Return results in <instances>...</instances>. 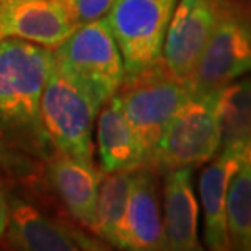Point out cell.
Segmentation results:
<instances>
[{"label": "cell", "mask_w": 251, "mask_h": 251, "mask_svg": "<svg viewBox=\"0 0 251 251\" xmlns=\"http://www.w3.org/2000/svg\"><path fill=\"white\" fill-rule=\"evenodd\" d=\"M52 67V49L18 38L0 39V132L41 162L56 152L41 119Z\"/></svg>", "instance_id": "6da1fadb"}, {"label": "cell", "mask_w": 251, "mask_h": 251, "mask_svg": "<svg viewBox=\"0 0 251 251\" xmlns=\"http://www.w3.org/2000/svg\"><path fill=\"white\" fill-rule=\"evenodd\" d=\"M116 95L142 145L147 167L170 119L196 97L191 82L175 77L162 59L144 72L126 77Z\"/></svg>", "instance_id": "7a4b0ae2"}, {"label": "cell", "mask_w": 251, "mask_h": 251, "mask_svg": "<svg viewBox=\"0 0 251 251\" xmlns=\"http://www.w3.org/2000/svg\"><path fill=\"white\" fill-rule=\"evenodd\" d=\"M101 108L103 103L92 92L54 65L41 98L43 126L54 147L95 167L92 132Z\"/></svg>", "instance_id": "3957f363"}, {"label": "cell", "mask_w": 251, "mask_h": 251, "mask_svg": "<svg viewBox=\"0 0 251 251\" xmlns=\"http://www.w3.org/2000/svg\"><path fill=\"white\" fill-rule=\"evenodd\" d=\"M54 65L92 92L103 104L124 82L119 46L104 18L85 23L52 49Z\"/></svg>", "instance_id": "277c9868"}, {"label": "cell", "mask_w": 251, "mask_h": 251, "mask_svg": "<svg viewBox=\"0 0 251 251\" xmlns=\"http://www.w3.org/2000/svg\"><path fill=\"white\" fill-rule=\"evenodd\" d=\"M52 207L29 194L10 191L8 224L0 247L22 251H100L111 248L97 235H88L72 219L51 212Z\"/></svg>", "instance_id": "5b68a950"}, {"label": "cell", "mask_w": 251, "mask_h": 251, "mask_svg": "<svg viewBox=\"0 0 251 251\" xmlns=\"http://www.w3.org/2000/svg\"><path fill=\"white\" fill-rule=\"evenodd\" d=\"M214 95H196L178 109L163 129L150 165L157 172L199 167L220 149V127Z\"/></svg>", "instance_id": "8992f818"}, {"label": "cell", "mask_w": 251, "mask_h": 251, "mask_svg": "<svg viewBox=\"0 0 251 251\" xmlns=\"http://www.w3.org/2000/svg\"><path fill=\"white\" fill-rule=\"evenodd\" d=\"M172 7L157 0H114L104 17L124 62V78L134 77L162 59Z\"/></svg>", "instance_id": "52a82bcc"}, {"label": "cell", "mask_w": 251, "mask_h": 251, "mask_svg": "<svg viewBox=\"0 0 251 251\" xmlns=\"http://www.w3.org/2000/svg\"><path fill=\"white\" fill-rule=\"evenodd\" d=\"M251 72V17L238 8L220 7L215 29L196 65L194 95H214Z\"/></svg>", "instance_id": "ba28073f"}, {"label": "cell", "mask_w": 251, "mask_h": 251, "mask_svg": "<svg viewBox=\"0 0 251 251\" xmlns=\"http://www.w3.org/2000/svg\"><path fill=\"white\" fill-rule=\"evenodd\" d=\"M220 17L217 0H179L165 34L162 62L179 80L191 82Z\"/></svg>", "instance_id": "9c48e42d"}, {"label": "cell", "mask_w": 251, "mask_h": 251, "mask_svg": "<svg viewBox=\"0 0 251 251\" xmlns=\"http://www.w3.org/2000/svg\"><path fill=\"white\" fill-rule=\"evenodd\" d=\"M44 176L57 207L80 227L93 233L97 225L98 191L103 178L100 168L77 162L56 149L44 162Z\"/></svg>", "instance_id": "30bf717a"}, {"label": "cell", "mask_w": 251, "mask_h": 251, "mask_svg": "<svg viewBox=\"0 0 251 251\" xmlns=\"http://www.w3.org/2000/svg\"><path fill=\"white\" fill-rule=\"evenodd\" d=\"M157 173L152 167H140L134 172V181L114 248L134 251L165 250Z\"/></svg>", "instance_id": "8fae6325"}, {"label": "cell", "mask_w": 251, "mask_h": 251, "mask_svg": "<svg viewBox=\"0 0 251 251\" xmlns=\"http://www.w3.org/2000/svg\"><path fill=\"white\" fill-rule=\"evenodd\" d=\"M78 26L65 0H18L0 5L3 38L56 49Z\"/></svg>", "instance_id": "7c38bea8"}, {"label": "cell", "mask_w": 251, "mask_h": 251, "mask_svg": "<svg viewBox=\"0 0 251 251\" xmlns=\"http://www.w3.org/2000/svg\"><path fill=\"white\" fill-rule=\"evenodd\" d=\"M198 201L193 188V168H173L163 178L165 250H201L198 240Z\"/></svg>", "instance_id": "4fadbf2b"}, {"label": "cell", "mask_w": 251, "mask_h": 251, "mask_svg": "<svg viewBox=\"0 0 251 251\" xmlns=\"http://www.w3.org/2000/svg\"><path fill=\"white\" fill-rule=\"evenodd\" d=\"M97 149L103 175L147 167V157L126 118L118 95L109 98L98 113Z\"/></svg>", "instance_id": "5bb4252c"}, {"label": "cell", "mask_w": 251, "mask_h": 251, "mask_svg": "<svg viewBox=\"0 0 251 251\" xmlns=\"http://www.w3.org/2000/svg\"><path fill=\"white\" fill-rule=\"evenodd\" d=\"M243 158L233 155L220 153L209 167H205L199 178V196L204 209L205 220V245L210 250L224 251L230 250L228 228H227V214H225V202H227V189L232 181L233 175L240 168Z\"/></svg>", "instance_id": "9a60e30c"}, {"label": "cell", "mask_w": 251, "mask_h": 251, "mask_svg": "<svg viewBox=\"0 0 251 251\" xmlns=\"http://www.w3.org/2000/svg\"><path fill=\"white\" fill-rule=\"evenodd\" d=\"M222 153L245 158L251 145V75L222 88L215 100Z\"/></svg>", "instance_id": "2e32d148"}, {"label": "cell", "mask_w": 251, "mask_h": 251, "mask_svg": "<svg viewBox=\"0 0 251 251\" xmlns=\"http://www.w3.org/2000/svg\"><path fill=\"white\" fill-rule=\"evenodd\" d=\"M0 176L13 188H22L39 202L57 207L48 189L44 162L23 152L0 132Z\"/></svg>", "instance_id": "e0dca14e"}, {"label": "cell", "mask_w": 251, "mask_h": 251, "mask_svg": "<svg viewBox=\"0 0 251 251\" xmlns=\"http://www.w3.org/2000/svg\"><path fill=\"white\" fill-rule=\"evenodd\" d=\"M134 172L135 170H119V172L106 173L103 175L100 183L97 225L93 233L113 248L116 245L118 228L127 205Z\"/></svg>", "instance_id": "ac0fdd59"}, {"label": "cell", "mask_w": 251, "mask_h": 251, "mask_svg": "<svg viewBox=\"0 0 251 251\" xmlns=\"http://www.w3.org/2000/svg\"><path fill=\"white\" fill-rule=\"evenodd\" d=\"M227 228L235 250H251V165L240 163L227 189Z\"/></svg>", "instance_id": "d6986e66"}, {"label": "cell", "mask_w": 251, "mask_h": 251, "mask_svg": "<svg viewBox=\"0 0 251 251\" xmlns=\"http://www.w3.org/2000/svg\"><path fill=\"white\" fill-rule=\"evenodd\" d=\"M78 25L92 23L104 18L111 10L114 0H65Z\"/></svg>", "instance_id": "ffe728a7"}, {"label": "cell", "mask_w": 251, "mask_h": 251, "mask_svg": "<svg viewBox=\"0 0 251 251\" xmlns=\"http://www.w3.org/2000/svg\"><path fill=\"white\" fill-rule=\"evenodd\" d=\"M12 184L0 176V238L3 237L5 228L8 224V210H10V191Z\"/></svg>", "instance_id": "44dd1931"}, {"label": "cell", "mask_w": 251, "mask_h": 251, "mask_svg": "<svg viewBox=\"0 0 251 251\" xmlns=\"http://www.w3.org/2000/svg\"><path fill=\"white\" fill-rule=\"evenodd\" d=\"M157 2L167 5V7H172V8L176 7V0H157Z\"/></svg>", "instance_id": "7402d4cb"}, {"label": "cell", "mask_w": 251, "mask_h": 251, "mask_svg": "<svg viewBox=\"0 0 251 251\" xmlns=\"http://www.w3.org/2000/svg\"><path fill=\"white\" fill-rule=\"evenodd\" d=\"M245 162H248L250 165H251V145H250V147H248V150H247V153H245Z\"/></svg>", "instance_id": "603a6c76"}, {"label": "cell", "mask_w": 251, "mask_h": 251, "mask_svg": "<svg viewBox=\"0 0 251 251\" xmlns=\"http://www.w3.org/2000/svg\"><path fill=\"white\" fill-rule=\"evenodd\" d=\"M10 2H18V0H0V5H5V3H10Z\"/></svg>", "instance_id": "cb8c5ba5"}, {"label": "cell", "mask_w": 251, "mask_h": 251, "mask_svg": "<svg viewBox=\"0 0 251 251\" xmlns=\"http://www.w3.org/2000/svg\"><path fill=\"white\" fill-rule=\"evenodd\" d=\"M217 3H219V7H220L222 3H225V0H217Z\"/></svg>", "instance_id": "d4e9b609"}, {"label": "cell", "mask_w": 251, "mask_h": 251, "mask_svg": "<svg viewBox=\"0 0 251 251\" xmlns=\"http://www.w3.org/2000/svg\"><path fill=\"white\" fill-rule=\"evenodd\" d=\"M0 39H3V34H2V28H0Z\"/></svg>", "instance_id": "484cf974"}]
</instances>
